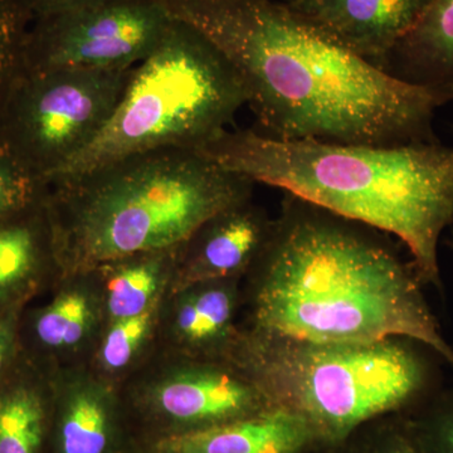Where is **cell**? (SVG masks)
I'll return each mask as SVG.
<instances>
[{"mask_svg": "<svg viewBox=\"0 0 453 453\" xmlns=\"http://www.w3.org/2000/svg\"><path fill=\"white\" fill-rule=\"evenodd\" d=\"M213 42L242 77L262 135L339 144L437 142L453 97L402 81L279 0H159Z\"/></svg>", "mask_w": 453, "mask_h": 453, "instance_id": "cell-1", "label": "cell"}, {"mask_svg": "<svg viewBox=\"0 0 453 453\" xmlns=\"http://www.w3.org/2000/svg\"><path fill=\"white\" fill-rule=\"evenodd\" d=\"M286 199L281 219L255 262L250 329L256 339L306 344L421 342L453 368L413 265L363 225Z\"/></svg>", "mask_w": 453, "mask_h": 453, "instance_id": "cell-2", "label": "cell"}, {"mask_svg": "<svg viewBox=\"0 0 453 453\" xmlns=\"http://www.w3.org/2000/svg\"><path fill=\"white\" fill-rule=\"evenodd\" d=\"M198 153L351 222L395 235L423 285L442 288L440 251L453 225V148L339 144L226 130Z\"/></svg>", "mask_w": 453, "mask_h": 453, "instance_id": "cell-3", "label": "cell"}, {"mask_svg": "<svg viewBox=\"0 0 453 453\" xmlns=\"http://www.w3.org/2000/svg\"><path fill=\"white\" fill-rule=\"evenodd\" d=\"M59 277L178 249L214 214L252 198V180L188 149L113 160L46 184Z\"/></svg>", "mask_w": 453, "mask_h": 453, "instance_id": "cell-4", "label": "cell"}, {"mask_svg": "<svg viewBox=\"0 0 453 453\" xmlns=\"http://www.w3.org/2000/svg\"><path fill=\"white\" fill-rule=\"evenodd\" d=\"M427 347L408 339L306 344L241 333L234 354L280 407L299 414L319 443H342L363 425L436 395Z\"/></svg>", "mask_w": 453, "mask_h": 453, "instance_id": "cell-5", "label": "cell"}, {"mask_svg": "<svg viewBox=\"0 0 453 453\" xmlns=\"http://www.w3.org/2000/svg\"><path fill=\"white\" fill-rule=\"evenodd\" d=\"M247 105L242 77L219 47L172 18L157 49L134 68L105 129L44 184L131 155L201 150Z\"/></svg>", "mask_w": 453, "mask_h": 453, "instance_id": "cell-6", "label": "cell"}, {"mask_svg": "<svg viewBox=\"0 0 453 453\" xmlns=\"http://www.w3.org/2000/svg\"><path fill=\"white\" fill-rule=\"evenodd\" d=\"M134 68L25 71L0 118V144L46 183L105 129Z\"/></svg>", "mask_w": 453, "mask_h": 453, "instance_id": "cell-7", "label": "cell"}, {"mask_svg": "<svg viewBox=\"0 0 453 453\" xmlns=\"http://www.w3.org/2000/svg\"><path fill=\"white\" fill-rule=\"evenodd\" d=\"M125 412L151 436L189 434L251 418L279 407L257 375L234 357L153 351L120 386Z\"/></svg>", "mask_w": 453, "mask_h": 453, "instance_id": "cell-8", "label": "cell"}, {"mask_svg": "<svg viewBox=\"0 0 453 453\" xmlns=\"http://www.w3.org/2000/svg\"><path fill=\"white\" fill-rule=\"evenodd\" d=\"M172 22L159 0H118L33 19L25 71L125 70L157 49Z\"/></svg>", "mask_w": 453, "mask_h": 453, "instance_id": "cell-9", "label": "cell"}, {"mask_svg": "<svg viewBox=\"0 0 453 453\" xmlns=\"http://www.w3.org/2000/svg\"><path fill=\"white\" fill-rule=\"evenodd\" d=\"M105 324L94 273L62 276L46 303L23 312L20 350L50 371L86 365Z\"/></svg>", "mask_w": 453, "mask_h": 453, "instance_id": "cell-10", "label": "cell"}, {"mask_svg": "<svg viewBox=\"0 0 453 453\" xmlns=\"http://www.w3.org/2000/svg\"><path fill=\"white\" fill-rule=\"evenodd\" d=\"M49 452L121 453L125 412L120 387L88 365L52 371Z\"/></svg>", "mask_w": 453, "mask_h": 453, "instance_id": "cell-11", "label": "cell"}, {"mask_svg": "<svg viewBox=\"0 0 453 453\" xmlns=\"http://www.w3.org/2000/svg\"><path fill=\"white\" fill-rule=\"evenodd\" d=\"M241 279L195 283L163 301L155 351L174 356L231 357L240 339L235 318Z\"/></svg>", "mask_w": 453, "mask_h": 453, "instance_id": "cell-12", "label": "cell"}, {"mask_svg": "<svg viewBox=\"0 0 453 453\" xmlns=\"http://www.w3.org/2000/svg\"><path fill=\"white\" fill-rule=\"evenodd\" d=\"M273 228V220L252 198L214 214L180 247L168 292L199 282L241 279L264 251Z\"/></svg>", "mask_w": 453, "mask_h": 453, "instance_id": "cell-13", "label": "cell"}, {"mask_svg": "<svg viewBox=\"0 0 453 453\" xmlns=\"http://www.w3.org/2000/svg\"><path fill=\"white\" fill-rule=\"evenodd\" d=\"M432 0H295L288 5L318 31L383 70Z\"/></svg>", "mask_w": 453, "mask_h": 453, "instance_id": "cell-14", "label": "cell"}, {"mask_svg": "<svg viewBox=\"0 0 453 453\" xmlns=\"http://www.w3.org/2000/svg\"><path fill=\"white\" fill-rule=\"evenodd\" d=\"M316 443L309 423L279 405L219 427L149 437L140 453H306Z\"/></svg>", "mask_w": 453, "mask_h": 453, "instance_id": "cell-15", "label": "cell"}, {"mask_svg": "<svg viewBox=\"0 0 453 453\" xmlns=\"http://www.w3.org/2000/svg\"><path fill=\"white\" fill-rule=\"evenodd\" d=\"M59 279L44 199L0 225V310L28 306Z\"/></svg>", "mask_w": 453, "mask_h": 453, "instance_id": "cell-16", "label": "cell"}, {"mask_svg": "<svg viewBox=\"0 0 453 453\" xmlns=\"http://www.w3.org/2000/svg\"><path fill=\"white\" fill-rule=\"evenodd\" d=\"M52 371L20 350L0 378V453L49 452Z\"/></svg>", "mask_w": 453, "mask_h": 453, "instance_id": "cell-17", "label": "cell"}, {"mask_svg": "<svg viewBox=\"0 0 453 453\" xmlns=\"http://www.w3.org/2000/svg\"><path fill=\"white\" fill-rule=\"evenodd\" d=\"M383 70L402 81L442 89L453 97V0H432Z\"/></svg>", "mask_w": 453, "mask_h": 453, "instance_id": "cell-18", "label": "cell"}, {"mask_svg": "<svg viewBox=\"0 0 453 453\" xmlns=\"http://www.w3.org/2000/svg\"><path fill=\"white\" fill-rule=\"evenodd\" d=\"M180 247L113 259L91 270L103 294L106 323L142 314L166 296Z\"/></svg>", "mask_w": 453, "mask_h": 453, "instance_id": "cell-19", "label": "cell"}, {"mask_svg": "<svg viewBox=\"0 0 453 453\" xmlns=\"http://www.w3.org/2000/svg\"><path fill=\"white\" fill-rule=\"evenodd\" d=\"M164 299L142 314L106 323L86 365L120 387L157 347Z\"/></svg>", "mask_w": 453, "mask_h": 453, "instance_id": "cell-20", "label": "cell"}, {"mask_svg": "<svg viewBox=\"0 0 453 453\" xmlns=\"http://www.w3.org/2000/svg\"><path fill=\"white\" fill-rule=\"evenodd\" d=\"M31 22L19 0H0V118L25 73V44Z\"/></svg>", "mask_w": 453, "mask_h": 453, "instance_id": "cell-21", "label": "cell"}, {"mask_svg": "<svg viewBox=\"0 0 453 453\" xmlns=\"http://www.w3.org/2000/svg\"><path fill=\"white\" fill-rule=\"evenodd\" d=\"M47 186L0 144V225L40 204Z\"/></svg>", "mask_w": 453, "mask_h": 453, "instance_id": "cell-22", "label": "cell"}, {"mask_svg": "<svg viewBox=\"0 0 453 453\" xmlns=\"http://www.w3.org/2000/svg\"><path fill=\"white\" fill-rule=\"evenodd\" d=\"M425 453H453V389L437 392L407 421Z\"/></svg>", "mask_w": 453, "mask_h": 453, "instance_id": "cell-23", "label": "cell"}, {"mask_svg": "<svg viewBox=\"0 0 453 453\" xmlns=\"http://www.w3.org/2000/svg\"><path fill=\"white\" fill-rule=\"evenodd\" d=\"M27 306L0 310V378L20 353V323Z\"/></svg>", "mask_w": 453, "mask_h": 453, "instance_id": "cell-24", "label": "cell"}, {"mask_svg": "<svg viewBox=\"0 0 453 453\" xmlns=\"http://www.w3.org/2000/svg\"><path fill=\"white\" fill-rule=\"evenodd\" d=\"M31 19L98 7L118 0H19Z\"/></svg>", "mask_w": 453, "mask_h": 453, "instance_id": "cell-25", "label": "cell"}, {"mask_svg": "<svg viewBox=\"0 0 453 453\" xmlns=\"http://www.w3.org/2000/svg\"><path fill=\"white\" fill-rule=\"evenodd\" d=\"M368 453H425L408 427L407 422L390 428Z\"/></svg>", "mask_w": 453, "mask_h": 453, "instance_id": "cell-26", "label": "cell"}, {"mask_svg": "<svg viewBox=\"0 0 453 453\" xmlns=\"http://www.w3.org/2000/svg\"><path fill=\"white\" fill-rule=\"evenodd\" d=\"M279 2L286 3V4H288V3L295 2V0H279Z\"/></svg>", "mask_w": 453, "mask_h": 453, "instance_id": "cell-27", "label": "cell"}, {"mask_svg": "<svg viewBox=\"0 0 453 453\" xmlns=\"http://www.w3.org/2000/svg\"><path fill=\"white\" fill-rule=\"evenodd\" d=\"M449 247H451V249L453 250V238L451 241H449Z\"/></svg>", "mask_w": 453, "mask_h": 453, "instance_id": "cell-28", "label": "cell"}]
</instances>
